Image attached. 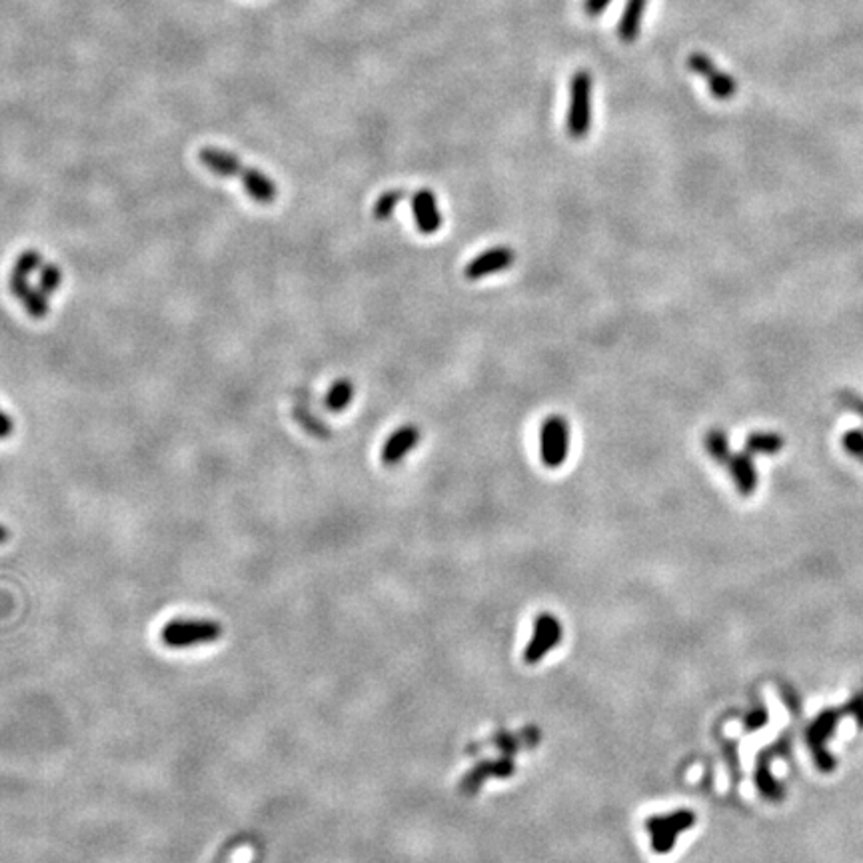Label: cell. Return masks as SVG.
<instances>
[{
    "instance_id": "1",
    "label": "cell",
    "mask_w": 863,
    "mask_h": 863,
    "mask_svg": "<svg viewBox=\"0 0 863 863\" xmlns=\"http://www.w3.org/2000/svg\"><path fill=\"white\" fill-rule=\"evenodd\" d=\"M198 160L202 162V166H206L208 171L222 176V179L241 180L244 190L248 192V196L260 204H272L279 198L276 182L268 174L258 171V168L244 164L242 158H238L233 152L206 146V149L198 152Z\"/></svg>"
},
{
    "instance_id": "2",
    "label": "cell",
    "mask_w": 863,
    "mask_h": 863,
    "mask_svg": "<svg viewBox=\"0 0 863 863\" xmlns=\"http://www.w3.org/2000/svg\"><path fill=\"white\" fill-rule=\"evenodd\" d=\"M592 95L593 79L588 71H576L569 80V104L566 128L568 134L580 141L592 128Z\"/></svg>"
},
{
    "instance_id": "3",
    "label": "cell",
    "mask_w": 863,
    "mask_h": 863,
    "mask_svg": "<svg viewBox=\"0 0 863 863\" xmlns=\"http://www.w3.org/2000/svg\"><path fill=\"white\" fill-rule=\"evenodd\" d=\"M222 636V626L214 620H172L162 630V642L168 647H195L202 644H212Z\"/></svg>"
},
{
    "instance_id": "4",
    "label": "cell",
    "mask_w": 863,
    "mask_h": 863,
    "mask_svg": "<svg viewBox=\"0 0 863 863\" xmlns=\"http://www.w3.org/2000/svg\"><path fill=\"white\" fill-rule=\"evenodd\" d=\"M569 452V426L561 416H550L539 426V458L544 466L560 468Z\"/></svg>"
},
{
    "instance_id": "5",
    "label": "cell",
    "mask_w": 863,
    "mask_h": 863,
    "mask_svg": "<svg viewBox=\"0 0 863 863\" xmlns=\"http://www.w3.org/2000/svg\"><path fill=\"white\" fill-rule=\"evenodd\" d=\"M693 821H696V815H693V812H685V809L674 813L652 815V818L645 821V829H647V836H650L652 850L656 853L672 852L677 836H680L684 829L691 828Z\"/></svg>"
},
{
    "instance_id": "6",
    "label": "cell",
    "mask_w": 863,
    "mask_h": 863,
    "mask_svg": "<svg viewBox=\"0 0 863 863\" xmlns=\"http://www.w3.org/2000/svg\"><path fill=\"white\" fill-rule=\"evenodd\" d=\"M688 68L693 73L701 76L707 82V88H710V95L715 100H731L737 95V80L734 76L723 73L718 65L707 57L704 52H691L688 58Z\"/></svg>"
},
{
    "instance_id": "7",
    "label": "cell",
    "mask_w": 863,
    "mask_h": 863,
    "mask_svg": "<svg viewBox=\"0 0 863 863\" xmlns=\"http://www.w3.org/2000/svg\"><path fill=\"white\" fill-rule=\"evenodd\" d=\"M561 642V623L552 614H539L534 622V636L530 645L523 650V661L526 664H538L546 658V653Z\"/></svg>"
},
{
    "instance_id": "8",
    "label": "cell",
    "mask_w": 863,
    "mask_h": 863,
    "mask_svg": "<svg viewBox=\"0 0 863 863\" xmlns=\"http://www.w3.org/2000/svg\"><path fill=\"white\" fill-rule=\"evenodd\" d=\"M514 260L516 252L512 248H508V246H494V248L484 250L476 258L470 260L468 266L464 268V276L468 280H480L485 279V276L510 268Z\"/></svg>"
},
{
    "instance_id": "9",
    "label": "cell",
    "mask_w": 863,
    "mask_h": 863,
    "mask_svg": "<svg viewBox=\"0 0 863 863\" xmlns=\"http://www.w3.org/2000/svg\"><path fill=\"white\" fill-rule=\"evenodd\" d=\"M28 276L30 274L20 272L19 268H12L11 292L20 300L22 306H25V310L33 316V318L42 320L50 312L49 296H46L41 288H34L33 284L28 282Z\"/></svg>"
},
{
    "instance_id": "10",
    "label": "cell",
    "mask_w": 863,
    "mask_h": 863,
    "mask_svg": "<svg viewBox=\"0 0 863 863\" xmlns=\"http://www.w3.org/2000/svg\"><path fill=\"white\" fill-rule=\"evenodd\" d=\"M420 442V428L406 424L400 426L390 434V438L384 442L382 448V462L386 466H396L410 454Z\"/></svg>"
},
{
    "instance_id": "11",
    "label": "cell",
    "mask_w": 863,
    "mask_h": 863,
    "mask_svg": "<svg viewBox=\"0 0 863 863\" xmlns=\"http://www.w3.org/2000/svg\"><path fill=\"white\" fill-rule=\"evenodd\" d=\"M412 212L416 226L422 234H434L442 226V214L438 208V200L434 192L428 188H422L412 198Z\"/></svg>"
},
{
    "instance_id": "12",
    "label": "cell",
    "mask_w": 863,
    "mask_h": 863,
    "mask_svg": "<svg viewBox=\"0 0 863 863\" xmlns=\"http://www.w3.org/2000/svg\"><path fill=\"white\" fill-rule=\"evenodd\" d=\"M726 466L731 474V480H734L736 488L739 490V494L752 496L755 488H758V470H755V462L752 454L745 450L739 454H731V458Z\"/></svg>"
},
{
    "instance_id": "13",
    "label": "cell",
    "mask_w": 863,
    "mask_h": 863,
    "mask_svg": "<svg viewBox=\"0 0 863 863\" xmlns=\"http://www.w3.org/2000/svg\"><path fill=\"white\" fill-rule=\"evenodd\" d=\"M645 9H647V0H628L626 6H623L622 19L618 22V38L622 42L630 44L639 36Z\"/></svg>"
},
{
    "instance_id": "14",
    "label": "cell",
    "mask_w": 863,
    "mask_h": 863,
    "mask_svg": "<svg viewBox=\"0 0 863 863\" xmlns=\"http://www.w3.org/2000/svg\"><path fill=\"white\" fill-rule=\"evenodd\" d=\"M785 446V438L775 434V432H752L750 436L745 438L744 450L750 452L752 456H775L780 454Z\"/></svg>"
},
{
    "instance_id": "15",
    "label": "cell",
    "mask_w": 863,
    "mask_h": 863,
    "mask_svg": "<svg viewBox=\"0 0 863 863\" xmlns=\"http://www.w3.org/2000/svg\"><path fill=\"white\" fill-rule=\"evenodd\" d=\"M514 774V766L510 764V761H488V764H482V766H477L474 772H470L466 775V780L462 782L464 785H462V790L468 791V793H472L476 791L477 788H480L482 782L485 780L488 775H494V777H506V775H510Z\"/></svg>"
},
{
    "instance_id": "16",
    "label": "cell",
    "mask_w": 863,
    "mask_h": 863,
    "mask_svg": "<svg viewBox=\"0 0 863 863\" xmlns=\"http://www.w3.org/2000/svg\"><path fill=\"white\" fill-rule=\"evenodd\" d=\"M704 444H706V452L710 454V458L714 462H718L720 466L728 464L729 458H731V450H729V440H728L726 432L720 430V428L707 430V434L704 438Z\"/></svg>"
},
{
    "instance_id": "17",
    "label": "cell",
    "mask_w": 863,
    "mask_h": 863,
    "mask_svg": "<svg viewBox=\"0 0 863 863\" xmlns=\"http://www.w3.org/2000/svg\"><path fill=\"white\" fill-rule=\"evenodd\" d=\"M352 398H354V384L348 380V378H340V380H336L332 384V388L328 390L324 404H326L330 412H342L350 406Z\"/></svg>"
},
{
    "instance_id": "18",
    "label": "cell",
    "mask_w": 863,
    "mask_h": 863,
    "mask_svg": "<svg viewBox=\"0 0 863 863\" xmlns=\"http://www.w3.org/2000/svg\"><path fill=\"white\" fill-rule=\"evenodd\" d=\"M404 190H388V192H384V195L376 200V204H374V218L376 220H386L390 218L392 214H394L396 210V206L398 202H402L404 200Z\"/></svg>"
},
{
    "instance_id": "19",
    "label": "cell",
    "mask_w": 863,
    "mask_h": 863,
    "mask_svg": "<svg viewBox=\"0 0 863 863\" xmlns=\"http://www.w3.org/2000/svg\"><path fill=\"white\" fill-rule=\"evenodd\" d=\"M41 290L44 292L46 296H50L54 294L60 288V284H63V270H60L54 262H49V264H42L41 266Z\"/></svg>"
},
{
    "instance_id": "20",
    "label": "cell",
    "mask_w": 863,
    "mask_h": 863,
    "mask_svg": "<svg viewBox=\"0 0 863 863\" xmlns=\"http://www.w3.org/2000/svg\"><path fill=\"white\" fill-rule=\"evenodd\" d=\"M842 448L863 464V430L853 428L847 430L842 436Z\"/></svg>"
},
{
    "instance_id": "21",
    "label": "cell",
    "mask_w": 863,
    "mask_h": 863,
    "mask_svg": "<svg viewBox=\"0 0 863 863\" xmlns=\"http://www.w3.org/2000/svg\"><path fill=\"white\" fill-rule=\"evenodd\" d=\"M42 266V254L38 250H25L14 262V268H19L20 272L33 274L36 270H41Z\"/></svg>"
},
{
    "instance_id": "22",
    "label": "cell",
    "mask_w": 863,
    "mask_h": 863,
    "mask_svg": "<svg viewBox=\"0 0 863 863\" xmlns=\"http://www.w3.org/2000/svg\"><path fill=\"white\" fill-rule=\"evenodd\" d=\"M837 402L842 404L844 408H847V410L858 414L859 418L863 420V396L855 394V392H852V390H842L837 394Z\"/></svg>"
},
{
    "instance_id": "23",
    "label": "cell",
    "mask_w": 863,
    "mask_h": 863,
    "mask_svg": "<svg viewBox=\"0 0 863 863\" xmlns=\"http://www.w3.org/2000/svg\"><path fill=\"white\" fill-rule=\"evenodd\" d=\"M612 0H584V12L588 17H598L602 14L607 6H610Z\"/></svg>"
},
{
    "instance_id": "24",
    "label": "cell",
    "mask_w": 863,
    "mask_h": 863,
    "mask_svg": "<svg viewBox=\"0 0 863 863\" xmlns=\"http://www.w3.org/2000/svg\"><path fill=\"white\" fill-rule=\"evenodd\" d=\"M12 432H14L12 418L6 412L0 410V440H6V438H11Z\"/></svg>"
},
{
    "instance_id": "25",
    "label": "cell",
    "mask_w": 863,
    "mask_h": 863,
    "mask_svg": "<svg viewBox=\"0 0 863 863\" xmlns=\"http://www.w3.org/2000/svg\"><path fill=\"white\" fill-rule=\"evenodd\" d=\"M9 538H11V531L6 530L4 526H0V544H4Z\"/></svg>"
}]
</instances>
